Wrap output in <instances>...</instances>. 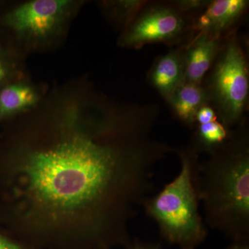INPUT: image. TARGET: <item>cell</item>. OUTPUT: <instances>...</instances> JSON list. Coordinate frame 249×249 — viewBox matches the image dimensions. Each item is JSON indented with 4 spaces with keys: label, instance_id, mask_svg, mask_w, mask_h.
<instances>
[{
    "label": "cell",
    "instance_id": "cell-1",
    "mask_svg": "<svg viewBox=\"0 0 249 249\" xmlns=\"http://www.w3.org/2000/svg\"><path fill=\"white\" fill-rule=\"evenodd\" d=\"M158 114L85 77L50 87L37 107L8 121L0 146L10 226L40 242H127L156 165L177 151L152 137Z\"/></svg>",
    "mask_w": 249,
    "mask_h": 249
},
{
    "label": "cell",
    "instance_id": "cell-2",
    "mask_svg": "<svg viewBox=\"0 0 249 249\" xmlns=\"http://www.w3.org/2000/svg\"><path fill=\"white\" fill-rule=\"evenodd\" d=\"M204 223L234 243L249 241V134L246 121L199 163Z\"/></svg>",
    "mask_w": 249,
    "mask_h": 249
},
{
    "label": "cell",
    "instance_id": "cell-3",
    "mask_svg": "<svg viewBox=\"0 0 249 249\" xmlns=\"http://www.w3.org/2000/svg\"><path fill=\"white\" fill-rule=\"evenodd\" d=\"M181 171L142 207L158 226L162 237L181 249H196L204 242L207 228L200 212L199 155L190 146L177 152Z\"/></svg>",
    "mask_w": 249,
    "mask_h": 249
},
{
    "label": "cell",
    "instance_id": "cell-4",
    "mask_svg": "<svg viewBox=\"0 0 249 249\" xmlns=\"http://www.w3.org/2000/svg\"><path fill=\"white\" fill-rule=\"evenodd\" d=\"M84 0H26L5 4L0 28L26 57L62 47Z\"/></svg>",
    "mask_w": 249,
    "mask_h": 249
},
{
    "label": "cell",
    "instance_id": "cell-5",
    "mask_svg": "<svg viewBox=\"0 0 249 249\" xmlns=\"http://www.w3.org/2000/svg\"><path fill=\"white\" fill-rule=\"evenodd\" d=\"M248 62L235 36L224 41L206 87L219 121L228 129L245 121L248 104Z\"/></svg>",
    "mask_w": 249,
    "mask_h": 249
},
{
    "label": "cell",
    "instance_id": "cell-6",
    "mask_svg": "<svg viewBox=\"0 0 249 249\" xmlns=\"http://www.w3.org/2000/svg\"><path fill=\"white\" fill-rule=\"evenodd\" d=\"M121 32L117 40L122 48L140 49L155 43L175 44L191 32L190 18L170 3L148 6Z\"/></svg>",
    "mask_w": 249,
    "mask_h": 249
},
{
    "label": "cell",
    "instance_id": "cell-7",
    "mask_svg": "<svg viewBox=\"0 0 249 249\" xmlns=\"http://www.w3.org/2000/svg\"><path fill=\"white\" fill-rule=\"evenodd\" d=\"M48 85L33 81L31 77L13 82L0 90V123L27 114L42 103Z\"/></svg>",
    "mask_w": 249,
    "mask_h": 249
},
{
    "label": "cell",
    "instance_id": "cell-8",
    "mask_svg": "<svg viewBox=\"0 0 249 249\" xmlns=\"http://www.w3.org/2000/svg\"><path fill=\"white\" fill-rule=\"evenodd\" d=\"M249 1L246 0H214L196 16L191 25V33L207 34L224 38L247 11Z\"/></svg>",
    "mask_w": 249,
    "mask_h": 249
},
{
    "label": "cell",
    "instance_id": "cell-9",
    "mask_svg": "<svg viewBox=\"0 0 249 249\" xmlns=\"http://www.w3.org/2000/svg\"><path fill=\"white\" fill-rule=\"evenodd\" d=\"M224 38L197 34L183 47L184 83L202 84L213 65L224 43Z\"/></svg>",
    "mask_w": 249,
    "mask_h": 249
},
{
    "label": "cell",
    "instance_id": "cell-10",
    "mask_svg": "<svg viewBox=\"0 0 249 249\" xmlns=\"http://www.w3.org/2000/svg\"><path fill=\"white\" fill-rule=\"evenodd\" d=\"M148 80L167 101L184 83L183 49H173L159 57L149 72Z\"/></svg>",
    "mask_w": 249,
    "mask_h": 249
},
{
    "label": "cell",
    "instance_id": "cell-11",
    "mask_svg": "<svg viewBox=\"0 0 249 249\" xmlns=\"http://www.w3.org/2000/svg\"><path fill=\"white\" fill-rule=\"evenodd\" d=\"M175 116L188 127L196 124V115L200 108L211 103L209 93L202 84L183 83L168 100Z\"/></svg>",
    "mask_w": 249,
    "mask_h": 249
},
{
    "label": "cell",
    "instance_id": "cell-12",
    "mask_svg": "<svg viewBox=\"0 0 249 249\" xmlns=\"http://www.w3.org/2000/svg\"><path fill=\"white\" fill-rule=\"evenodd\" d=\"M26 58L0 28V90L9 83L30 77Z\"/></svg>",
    "mask_w": 249,
    "mask_h": 249
},
{
    "label": "cell",
    "instance_id": "cell-13",
    "mask_svg": "<svg viewBox=\"0 0 249 249\" xmlns=\"http://www.w3.org/2000/svg\"><path fill=\"white\" fill-rule=\"evenodd\" d=\"M145 0H105L98 1L103 14L114 27L122 29L128 27L147 4Z\"/></svg>",
    "mask_w": 249,
    "mask_h": 249
},
{
    "label": "cell",
    "instance_id": "cell-14",
    "mask_svg": "<svg viewBox=\"0 0 249 249\" xmlns=\"http://www.w3.org/2000/svg\"><path fill=\"white\" fill-rule=\"evenodd\" d=\"M231 134L229 129L219 121L209 124H197V127L189 145L198 155L206 153L211 155L222 146Z\"/></svg>",
    "mask_w": 249,
    "mask_h": 249
},
{
    "label": "cell",
    "instance_id": "cell-15",
    "mask_svg": "<svg viewBox=\"0 0 249 249\" xmlns=\"http://www.w3.org/2000/svg\"><path fill=\"white\" fill-rule=\"evenodd\" d=\"M211 1L209 0H178L170 1V3L180 13L191 18L192 15L197 16L200 14Z\"/></svg>",
    "mask_w": 249,
    "mask_h": 249
},
{
    "label": "cell",
    "instance_id": "cell-16",
    "mask_svg": "<svg viewBox=\"0 0 249 249\" xmlns=\"http://www.w3.org/2000/svg\"><path fill=\"white\" fill-rule=\"evenodd\" d=\"M217 120V113L214 108L210 106H205L200 108L196 115V124H209Z\"/></svg>",
    "mask_w": 249,
    "mask_h": 249
},
{
    "label": "cell",
    "instance_id": "cell-17",
    "mask_svg": "<svg viewBox=\"0 0 249 249\" xmlns=\"http://www.w3.org/2000/svg\"><path fill=\"white\" fill-rule=\"evenodd\" d=\"M0 249H31L27 246L20 245L18 242L10 240L0 234Z\"/></svg>",
    "mask_w": 249,
    "mask_h": 249
},
{
    "label": "cell",
    "instance_id": "cell-18",
    "mask_svg": "<svg viewBox=\"0 0 249 249\" xmlns=\"http://www.w3.org/2000/svg\"><path fill=\"white\" fill-rule=\"evenodd\" d=\"M131 249H160V247H157V246L145 245V244L137 243L134 244L133 247Z\"/></svg>",
    "mask_w": 249,
    "mask_h": 249
},
{
    "label": "cell",
    "instance_id": "cell-19",
    "mask_svg": "<svg viewBox=\"0 0 249 249\" xmlns=\"http://www.w3.org/2000/svg\"><path fill=\"white\" fill-rule=\"evenodd\" d=\"M227 249H249V244L233 243Z\"/></svg>",
    "mask_w": 249,
    "mask_h": 249
}]
</instances>
